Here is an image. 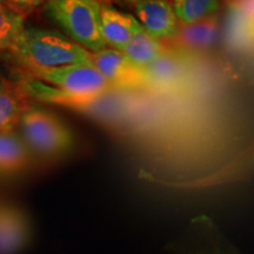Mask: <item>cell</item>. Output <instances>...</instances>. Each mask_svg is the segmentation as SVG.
<instances>
[{"label": "cell", "instance_id": "obj_10", "mask_svg": "<svg viewBox=\"0 0 254 254\" xmlns=\"http://www.w3.org/2000/svg\"><path fill=\"white\" fill-rule=\"evenodd\" d=\"M31 152L17 131L0 132V176H12L30 164Z\"/></svg>", "mask_w": 254, "mask_h": 254}, {"label": "cell", "instance_id": "obj_9", "mask_svg": "<svg viewBox=\"0 0 254 254\" xmlns=\"http://www.w3.org/2000/svg\"><path fill=\"white\" fill-rule=\"evenodd\" d=\"M28 106L23 88L0 77V132L15 131Z\"/></svg>", "mask_w": 254, "mask_h": 254}, {"label": "cell", "instance_id": "obj_1", "mask_svg": "<svg viewBox=\"0 0 254 254\" xmlns=\"http://www.w3.org/2000/svg\"><path fill=\"white\" fill-rule=\"evenodd\" d=\"M31 73L93 62L92 53L53 30L25 27L9 50Z\"/></svg>", "mask_w": 254, "mask_h": 254}, {"label": "cell", "instance_id": "obj_6", "mask_svg": "<svg viewBox=\"0 0 254 254\" xmlns=\"http://www.w3.org/2000/svg\"><path fill=\"white\" fill-rule=\"evenodd\" d=\"M134 11L142 28L155 39H172L178 36V19L170 2L159 0L136 1Z\"/></svg>", "mask_w": 254, "mask_h": 254}, {"label": "cell", "instance_id": "obj_14", "mask_svg": "<svg viewBox=\"0 0 254 254\" xmlns=\"http://www.w3.org/2000/svg\"><path fill=\"white\" fill-rule=\"evenodd\" d=\"M217 36V21L214 18H207L199 23L186 25L178 32V37L184 45L189 47H206L211 45Z\"/></svg>", "mask_w": 254, "mask_h": 254}, {"label": "cell", "instance_id": "obj_3", "mask_svg": "<svg viewBox=\"0 0 254 254\" xmlns=\"http://www.w3.org/2000/svg\"><path fill=\"white\" fill-rule=\"evenodd\" d=\"M19 135L31 154L43 159H56L74 147L72 129L55 113L37 106H28L18 125Z\"/></svg>", "mask_w": 254, "mask_h": 254}, {"label": "cell", "instance_id": "obj_4", "mask_svg": "<svg viewBox=\"0 0 254 254\" xmlns=\"http://www.w3.org/2000/svg\"><path fill=\"white\" fill-rule=\"evenodd\" d=\"M193 71L192 58L187 51L166 47L158 59L142 68L144 90L160 94L178 93L189 86Z\"/></svg>", "mask_w": 254, "mask_h": 254}, {"label": "cell", "instance_id": "obj_2", "mask_svg": "<svg viewBox=\"0 0 254 254\" xmlns=\"http://www.w3.org/2000/svg\"><path fill=\"white\" fill-rule=\"evenodd\" d=\"M100 7V2L94 0H52L46 4V13L66 37L94 55L107 49Z\"/></svg>", "mask_w": 254, "mask_h": 254}, {"label": "cell", "instance_id": "obj_11", "mask_svg": "<svg viewBox=\"0 0 254 254\" xmlns=\"http://www.w3.org/2000/svg\"><path fill=\"white\" fill-rule=\"evenodd\" d=\"M165 50L166 46L160 40L150 36L141 26L122 52L138 67L145 68L163 55Z\"/></svg>", "mask_w": 254, "mask_h": 254}, {"label": "cell", "instance_id": "obj_8", "mask_svg": "<svg viewBox=\"0 0 254 254\" xmlns=\"http://www.w3.org/2000/svg\"><path fill=\"white\" fill-rule=\"evenodd\" d=\"M100 18L105 43L109 49L117 51H123L141 27L135 17L124 13L111 5H101Z\"/></svg>", "mask_w": 254, "mask_h": 254}, {"label": "cell", "instance_id": "obj_12", "mask_svg": "<svg viewBox=\"0 0 254 254\" xmlns=\"http://www.w3.org/2000/svg\"><path fill=\"white\" fill-rule=\"evenodd\" d=\"M220 4L211 0H177L173 2L177 19L184 25H192L205 20L215 11Z\"/></svg>", "mask_w": 254, "mask_h": 254}, {"label": "cell", "instance_id": "obj_5", "mask_svg": "<svg viewBox=\"0 0 254 254\" xmlns=\"http://www.w3.org/2000/svg\"><path fill=\"white\" fill-rule=\"evenodd\" d=\"M93 64L111 88L144 90L145 78L142 68L133 64L122 51L105 49L92 55Z\"/></svg>", "mask_w": 254, "mask_h": 254}, {"label": "cell", "instance_id": "obj_7", "mask_svg": "<svg viewBox=\"0 0 254 254\" xmlns=\"http://www.w3.org/2000/svg\"><path fill=\"white\" fill-rule=\"evenodd\" d=\"M30 219L14 205H0V254H19L31 240Z\"/></svg>", "mask_w": 254, "mask_h": 254}, {"label": "cell", "instance_id": "obj_15", "mask_svg": "<svg viewBox=\"0 0 254 254\" xmlns=\"http://www.w3.org/2000/svg\"><path fill=\"white\" fill-rule=\"evenodd\" d=\"M25 28V15L0 2V52L11 50Z\"/></svg>", "mask_w": 254, "mask_h": 254}, {"label": "cell", "instance_id": "obj_13", "mask_svg": "<svg viewBox=\"0 0 254 254\" xmlns=\"http://www.w3.org/2000/svg\"><path fill=\"white\" fill-rule=\"evenodd\" d=\"M231 36L240 45L254 44V2L234 6L231 19Z\"/></svg>", "mask_w": 254, "mask_h": 254}]
</instances>
